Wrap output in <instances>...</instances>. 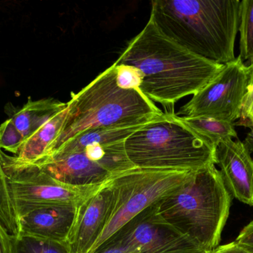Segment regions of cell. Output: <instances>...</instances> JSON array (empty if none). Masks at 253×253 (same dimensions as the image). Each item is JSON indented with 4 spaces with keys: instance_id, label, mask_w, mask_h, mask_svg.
<instances>
[{
    "instance_id": "obj_22",
    "label": "cell",
    "mask_w": 253,
    "mask_h": 253,
    "mask_svg": "<svg viewBox=\"0 0 253 253\" xmlns=\"http://www.w3.org/2000/svg\"><path fill=\"white\" fill-rule=\"evenodd\" d=\"M115 64V63H114ZM117 83L123 89H139L141 83V74L135 67L126 65H117Z\"/></svg>"
},
{
    "instance_id": "obj_15",
    "label": "cell",
    "mask_w": 253,
    "mask_h": 253,
    "mask_svg": "<svg viewBox=\"0 0 253 253\" xmlns=\"http://www.w3.org/2000/svg\"><path fill=\"white\" fill-rule=\"evenodd\" d=\"M67 114L68 104L66 108L53 116L38 132L25 141L19 154L13 156L15 159L21 163H33L44 157L62 130Z\"/></svg>"
},
{
    "instance_id": "obj_17",
    "label": "cell",
    "mask_w": 253,
    "mask_h": 253,
    "mask_svg": "<svg viewBox=\"0 0 253 253\" xmlns=\"http://www.w3.org/2000/svg\"><path fill=\"white\" fill-rule=\"evenodd\" d=\"M180 117L187 126L210 140L215 148L223 140L238 139L234 123L210 117Z\"/></svg>"
},
{
    "instance_id": "obj_1",
    "label": "cell",
    "mask_w": 253,
    "mask_h": 253,
    "mask_svg": "<svg viewBox=\"0 0 253 253\" xmlns=\"http://www.w3.org/2000/svg\"><path fill=\"white\" fill-rule=\"evenodd\" d=\"M114 63L136 68L141 74L139 90L165 106L196 95L224 66L186 50L162 34L150 18Z\"/></svg>"
},
{
    "instance_id": "obj_8",
    "label": "cell",
    "mask_w": 253,
    "mask_h": 253,
    "mask_svg": "<svg viewBox=\"0 0 253 253\" xmlns=\"http://www.w3.org/2000/svg\"><path fill=\"white\" fill-rule=\"evenodd\" d=\"M125 141L90 146L82 151L53 153L31 164L62 184L100 185L135 169L126 155Z\"/></svg>"
},
{
    "instance_id": "obj_24",
    "label": "cell",
    "mask_w": 253,
    "mask_h": 253,
    "mask_svg": "<svg viewBox=\"0 0 253 253\" xmlns=\"http://www.w3.org/2000/svg\"><path fill=\"white\" fill-rule=\"evenodd\" d=\"M235 242L242 248L253 253V221L242 229Z\"/></svg>"
},
{
    "instance_id": "obj_11",
    "label": "cell",
    "mask_w": 253,
    "mask_h": 253,
    "mask_svg": "<svg viewBox=\"0 0 253 253\" xmlns=\"http://www.w3.org/2000/svg\"><path fill=\"white\" fill-rule=\"evenodd\" d=\"M113 195L110 179L78 206L68 242L73 253L90 252L106 225Z\"/></svg>"
},
{
    "instance_id": "obj_19",
    "label": "cell",
    "mask_w": 253,
    "mask_h": 253,
    "mask_svg": "<svg viewBox=\"0 0 253 253\" xmlns=\"http://www.w3.org/2000/svg\"><path fill=\"white\" fill-rule=\"evenodd\" d=\"M240 56L242 61L248 60L253 64V0L241 1Z\"/></svg>"
},
{
    "instance_id": "obj_23",
    "label": "cell",
    "mask_w": 253,
    "mask_h": 253,
    "mask_svg": "<svg viewBox=\"0 0 253 253\" xmlns=\"http://www.w3.org/2000/svg\"><path fill=\"white\" fill-rule=\"evenodd\" d=\"M93 253H138V250L127 242L111 240Z\"/></svg>"
},
{
    "instance_id": "obj_16",
    "label": "cell",
    "mask_w": 253,
    "mask_h": 253,
    "mask_svg": "<svg viewBox=\"0 0 253 253\" xmlns=\"http://www.w3.org/2000/svg\"><path fill=\"white\" fill-rule=\"evenodd\" d=\"M143 125L101 128V129L86 131L76 135L75 137L67 141L59 150L53 153L79 152L90 146L105 145V144L125 141L129 135H132Z\"/></svg>"
},
{
    "instance_id": "obj_5",
    "label": "cell",
    "mask_w": 253,
    "mask_h": 253,
    "mask_svg": "<svg viewBox=\"0 0 253 253\" xmlns=\"http://www.w3.org/2000/svg\"><path fill=\"white\" fill-rule=\"evenodd\" d=\"M135 168L193 172L215 164V147L174 113H163L125 141Z\"/></svg>"
},
{
    "instance_id": "obj_10",
    "label": "cell",
    "mask_w": 253,
    "mask_h": 253,
    "mask_svg": "<svg viewBox=\"0 0 253 253\" xmlns=\"http://www.w3.org/2000/svg\"><path fill=\"white\" fill-rule=\"evenodd\" d=\"M111 240L127 242L138 253H208L168 224L158 212L157 203L132 218L108 242Z\"/></svg>"
},
{
    "instance_id": "obj_29",
    "label": "cell",
    "mask_w": 253,
    "mask_h": 253,
    "mask_svg": "<svg viewBox=\"0 0 253 253\" xmlns=\"http://www.w3.org/2000/svg\"><path fill=\"white\" fill-rule=\"evenodd\" d=\"M213 253V251H212V252H208V253Z\"/></svg>"
},
{
    "instance_id": "obj_26",
    "label": "cell",
    "mask_w": 253,
    "mask_h": 253,
    "mask_svg": "<svg viewBox=\"0 0 253 253\" xmlns=\"http://www.w3.org/2000/svg\"><path fill=\"white\" fill-rule=\"evenodd\" d=\"M214 253H253L238 245L236 242L218 246L214 250Z\"/></svg>"
},
{
    "instance_id": "obj_9",
    "label": "cell",
    "mask_w": 253,
    "mask_h": 253,
    "mask_svg": "<svg viewBox=\"0 0 253 253\" xmlns=\"http://www.w3.org/2000/svg\"><path fill=\"white\" fill-rule=\"evenodd\" d=\"M251 65L240 56L224 64L219 74L181 107L178 117H205L234 123L240 118L252 80Z\"/></svg>"
},
{
    "instance_id": "obj_6",
    "label": "cell",
    "mask_w": 253,
    "mask_h": 253,
    "mask_svg": "<svg viewBox=\"0 0 253 253\" xmlns=\"http://www.w3.org/2000/svg\"><path fill=\"white\" fill-rule=\"evenodd\" d=\"M191 172L135 169L111 178L113 201L106 225L89 253H93L126 224L178 188Z\"/></svg>"
},
{
    "instance_id": "obj_3",
    "label": "cell",
    "mask_w": 253,
    "mask_h": 253,
    "mask_svg": "<svg viewBox=\"0 0 253 253\" xmlns=\"http://www.w3.org/2000/svg\"><path fill=\"white\" fill-rule=\"evenodd\" d=\"M67 104L68 114L62 130L43 157L82 132L145 124L163 114L139 89L118 86L114 63L81 91L71 93Z\"/></svg>"
},
{
    "instance_id": "obj_2",
    "label": "cell",
    "mask_w": 253,
    "mask_h": 253,
    "mask_svg": "<svg viewBox=\"0 0 253 253\" xmlns=\"http://www.w3.org/2000/svg\"><path fill=\"white\" fill-rule=\"evenodd\" d=\"M151 5L159 31L186 50L222 65L236 59L239 0H155Z\"/></svg>"
},
{
    "instance_id": "obj_27",
    "label": "cell",
    "mask_w": 253,
    "mask_h": 253,
    "mask_svg": "<svg viewBox=\"0 0 253 253\" xmlns=\"http://www.w3.org/2000/svg\"><path fill=\"white\" fill-rule=\"evenodd\" d=\"M10 235L0 222V253H9Z\"/></svg>"
},
{
    "instance_id": "obj_20",
    "label": "cell",
    "mask_w": 253,
    "mask_h": 253,
    "mask_svg": "<svg viewBox=\"0 0 253 253\" xmlns=\"http://www.w3.org/2000/svg\"><path fill=\"white\" fill-rule=\"evenodd\" d=\"M0 149V222L9 234H19V223L13 208L7 186V178L3 169Z\"/></svg>"
},
{
    "instance_id": "obj_4",
    "label": "cell",
    "mask_w": 253,
    "mask_h": 253,
    "mask_svg": "<svg viewBox=\"0 0 253 253\" xmlns=\"http://www.w3.org/2000/svg\"><path fill=\"white\" fill-rule=\"evenodd\" d=\"M232 197L215 164L193 171L157 202L162 218L207 252L219 246Z\"/></svg>"
},
{
    "instance_id": "obj_21",
    "label": "cell",
    "mask_w": 253,
    "mask_h": 253,
    "mask_svg": "<svg viewBox=\"0 0 253 253\" xmlns=\"http://www.w3.org/2000/svg\"><path fill=\"white\" fill-rule=\"evenodd\" d=\"M23 135L18 130L11 120H5L0 126V149L13 153L15 156L19 154L25 144Z\"/></svg>"
},
{
    "instance_id": "obj_12",
    "label": "cell",
    "mask_w": 253,
    "mask_h": 253,
    "mask_svg": "<svg viewBox=\"0 0 253 253\" xmlns=\"http://www.w3.org/2000/svg\"><path fill=\"white\" fill-rule=\"evenodd\" d=\"M215 164L232 197L253 206V159L240 140H223L215 148Z\"/></svg>"
},
{
    "instance_id": "obj_18",
    "label": "cell",
    "mask_w": 253,
    "mask_h": 253,
    "mask_svg": "<svg viewBox=\"0 0 253 253\" xmlns=\"http://www.w3.org/2000/svg\"><path fill=\"white\" fill-rule=\"evenodd\" d=\"M9 253H73L68 243L33 236L10 235Z\"/></svg>"
},
{
    "instance_id": "obj_13",
    "label": "cell",
    "mask_w": 253,
    "mask_h": 253,
    "mask_svg": "<svg viewBox=\"0 0 253 253\" xmlns=\"http://www.w3.org/2000/svg\"><path fill=\"white\" fill-rule=\"evenodd\" d=\"M78 206L72 204L41 206L19 218V234L68 243Z\"/></svg>"
},
{
    "instance_id": "obj_14",
    "label": "cell",
    "mask_w": 253,
    "mask_h": 253,
    "mask_svg": "<svg viewBox=\"0 0 253 253\" xmlns=\"http://www.w3.org/2000/svg\"><path fill=\"white\" fill-rule=\"evenodd\" d=\"M67 102L53 98L32 101L31 98L23 106L16 107L8 103L5 112L25 141L38 132L50 119L66 108Z\"/></svg>"
},
{
    "instance_id": "obj_25",
    "label": "cell",
    "mask_w": 253,
    "mask_h": 253,
    "mask_svg": "<svg viewBox=\"0 0 253 253\" xmlns=\"http://www.w3.org/2000/svg\"><path fill=\"white\" fill-rule=\"evenodd\" d=\"M237 126H243L251 129V132L247 135L246 138L243 141L245 148L249 151V152H253V118L240 119L236 124Z\"/></svg>"
},
{
    "instance_id": "obj_7",
    "label": "cell",
    "mask_w": 253,
    "mask_h": 253,
    "mask_svg": "<svg viewBox=\"0 0 253 253\" xmlns=\"http://www.w3.org/2000/svg\"><path fill=\"white\" fill-rule=\"evenodd\" d=\"M1 158L18 220L46 205L80 206L105 184L88 187L68 185L53 179L34 165L20 163L2 151Z\"/></svg>"
},
{
    "instance_id": "obj_28",
    "label": "cell",
    "mask_w": 253,
    "mask_h": 253,
    "mask_svg": "<svg viewBox=\"0 0 253 253\" xmlns=\"http://www.w3.org/2000/svg\"><path fill=\"white\" fill-rule=\"evenodd\" d=\"M253 118V95L245 102L240 119Z\"/></svg>"
}]
</instances>
